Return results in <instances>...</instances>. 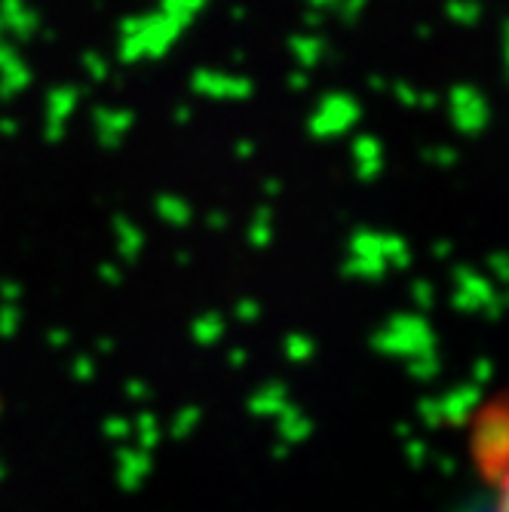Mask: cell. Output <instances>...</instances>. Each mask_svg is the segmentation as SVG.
<instances>
[{
	"label": "cell",
	"instance_id": "6da1fadb",
	"mask_svg": "<svg viewBox=\"0 0 509 512\" xmlns=\"http://www.w3.org/2000/svg\"><path fill=\"white\" fill-rule=\"evenodd\" d=\"M497 488H500V500H497V512H509V454L500 460V473H497Z\"/></svg>",
	"mask_w": 509,
	"mask_h": 512
}]
</instances>
